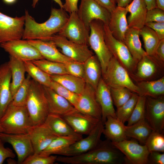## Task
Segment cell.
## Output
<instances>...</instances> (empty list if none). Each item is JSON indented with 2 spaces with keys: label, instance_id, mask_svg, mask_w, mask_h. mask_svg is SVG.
Wrapping results in <instances>:
<instances>
[{
  "label": "cell",
  "instance_id": "obj_6",
  "mask_svg": "<svg viewBox=\"0 0 164 164\" xmlns=\"http://www.w3.org/2000/svg\"><path fill=\"white\" fill-rule=\"evenodd\" d=\"M104 29L105 43L112 56L127 70L130 75H132L138 62L133 58L124 42L112 35L108 25L104 24Z\"/></svg>",
  "mask_w": 164,
  "mask_h": 164
},
{
  "label": "cell",
  "instance_id": "obj_46",
  "mask_svg": "<svg viewBox=\"0 0 164 164\" xmlns=\"http://www.w3.org/2000/svg\"><path fill=\"white\" fill-rule=\"evenodd\" d=\"M149 22H164V10L156 7L148 10L145 23Z\"/></svg>",
  "mask_w": 164,
  "mask_h": 164
},
{
  "label": "cell",
  "instance_id": "obj_16",
  "mask_svg": "<svg viewBox=\"0 0 164 164\" xmlns=\"http://www.w3.org/2000/svg\"><path fill=\"white\" fill-rule=\"evenodd\" d=\"M0 139L10 144L17 156V163L22 164L29 156L34 153L33 147L28 134H10L0 133Z\"/></svg>",
  "mask_w": 164,
  "mask_h": 164
},
{
  "label": "cell",
  "instance_id": "obj_35",
  "mask_svg": "<svg viewBox=\"0 0 164 164\" xmlns=\"http://www.w3.org/2000/svg\"><path fill=\"white\" fill-rule=\"evenodd\" d=\"M26 72L32 79L41 85L50 87L52 80L50 76L32 61H23Z\"/></svg>",
  "mask_w": 164,
  "mask_h": 164
},
{
  "label": "cell",
  "instance_id": "obj_8",
  "mask_svg": "<svg viewBox=\"0 0 164 164\" xmlns=\"http://www.w3.org/2000/svg\"><path fill=\"white\" fill-rule=\"evenodd\" d=\"M48 41H52L63 54L74 61L84 63L94 54L87 45L76 43L58 34L53 35Z\"/></svg>",
  "mask_w": 164,
  "mask_h": 164
},
{
  "label": "cell",
  "instance_id": "obj_37",
  "mask_svg": "<svg viewBox=\"0 0 164 164\" xmlns=\"http://www.w3.org/2000/svg\"><path fill=\"white\" fill-rule=\"evenodd\" d=\"M32 61L50 75L68 74L64 63L50 61L44 59Z\"/></svg>",
  "mask_w": 164,
  "mask_h": 164
},
{
  "label": "cell",
  "instance_id": "obj_42",
  "mask_svg": "<svg viewBox=\"0 0 164 164\" xmlns=\"http://www.w3.org/2000/svg\"><path fill=\"white\" fill-rule=\"evenodd\" d=\"M146 97L139 95V97L128 121L127 126L131 125L145 118Z\"/></svg>",
  "mask_w": 164,
  "mask_h": 164
},
{
  "label": "cell",
  "instance_id": "obj_2",
  "mask_svg": "<svg viewBox=\"0 0 164 164\" xmlns=\"http://www.w3.org/2000/svg\"><path fill=\"white\" fill-rule=\"evenodd\" d=\"M3 132L10 134H28L33 126L26 106H17L12 102L0 119Z\"/></svg>",
  "mask_w": 164,
  "mask_h": 164
},
{
  "label": "cell",
  "instance_id": "obj_57",
  "mask_svg": "<svg viewBox=\"0 0 164 164\" xmlns=\"http://www.w3.org/2000/svg\"><path fill=\"white\" fill-rule=\"evenodd\" d=\"M2 1L5 3L10 5L15 3L17 0H2Z\"/></svg>",
  "mask_w": 164,
  "mask_h": 164
},
{
  "label": "cell",
  "instance_id": "obj_15",
  "mask_svg": "<svg viewBox=\"0 0 164 164\" xmlns=\"http://www.w3.org/2000/svg\"><path fill=\"white\" fill-rule=\"evenodd\" d=\"M78 111L101 120L102 113L96 98L95 90L86 83L74 106Z\"/></svg>",
  "mask_w": 164,
  "mask_h": 164
},
{
  "label": "cell",
  "instance_id": "obj_22",
  "mask_svg": "<svg viewBox=\"0 0 164 164\" xmlns=\"http://www.w3.org/2000/svg\"><path fill=\"white\" fill-rule=\"evenodd\" d=\"M128 13L125 7L116 6L111 12L110 19L108 24L112 35L117 39L123 41L125 34L129 28L126 18Z\"/></svg>",
  "mask_w": 164,
  "mask_h": 164
},
{
  "label": "cell",
  "instance_id": "obj_12",
  "mask_svg": "<svg viewBox=\"0 0 164 164\" xmlns=\"http://www.w3.org/2000/svg\"><path fill=\"white\" fill-rule=\"evenodd\" d=\"M104 128V124L100 120L87 136L75 142L60 155L66 156H75L86 152L94 148L101 140Z\"/></svg>",
  "mask_w": 164,
  "mask_h": 164
},
{
  "label": "cell",
  "instance_id": "obj_59",
  "mask_svg": "<svg viewBox=\"0 0 164 164\" xmlns=\"http://www.w3.org/2000/svg\"><path fill=\"white\" fill-rule=\"evenodd\" d=\"M3 132V130L0 124V133Z\"/></svg>",
  "mask_w": 164,
  "mask_h": 164
},
{
  "label": "cell",
  "instance_id": "obj_56",
  "mask_svg": "<svg viewBox=\"0 0 164 164\" xmlns=\"http://www.w3.org/2000/svg\"><path fill=\"white\" fill-rule=\"evenodd\" d=\"M156 7L164 10V0H155Z\"/></svg>",
  "mask_w": 164,
  "mask_h": 164
},
{
  "label": "cell",
  "instance_id": "obj_20",
  "mask_svg": "<svg viewBox=\"0 0 164 164\" xmlns=\"http://www.w3.org/2000/svg\"><path fill=\"white\" fill-rule=\"evenodd\" d=\"M95 91L96 99L101 111V121L104 124L108 116L115 118H116V116L110 88L104 82L102 77Z\"/></svg>",
  "mask_w": 164,
  "mask_h": 164
},
{
  "label": "cell",
  "instance_id": "obj_51",
  "mask_svg": "<svg viewBox=\"0 0 164 164\" xmlns=\"http://www.w3.org/2000/svg\"><path fill=\"white\" fill-rule=\"evenodd\" d=\"M79 0H65L63 9L70 14L73 12H77Z\"/></svg>",
  "mask_w": 164,
  "mask_h": 164
},
{
  "label": "cell",
  "instance_id": "obj_27",
  "mask_svg": "<svg viewBox=\"0 0 164 164\" xmlns=\"http://www.w3.org/2000/svg\"><path fill=\"white\" fill-rule=\"evenodd\" d=\"M84 67L83 79L96 91L102 74L101 65L96 56L93 54L89 57L84 62Z\"/></svg>",
  "mask_w": 164,
  "mask_h": 164
},
{
  "label": "cell",
  "instance_id": "obj_50",
  "mask_svg": "<svg viewBox=\"0 0 164 164\" xmlns=\"http://www.w3.org/2000/svg\"><path fill=\"white\" fill-rule=\"evenodd\" d=\"M161 62L164 61V39L160 40L152 56Z\"/></svg>",
  "mask_w": 164,
  "mask_h": 164
},
{
  "label": "cell",
  "instance_id": "obj_9",
  "mask_svg": "<svg viewBox=\"0 0 164 164\" xmlns=\"http://www.w3.org/2000/svg\"><path fill=\"white\" fill-rule=\"evenodd\" d=\"M0 47L10 56L22 61L44 59L38 50L27 40L18 39L3 43Z\"/></svg>",
  "mask_w": 164,
  "mask_h": 164
},
{
  "label": "cell",
  "instance_id": "obj_28",
  "mask_svg": "<svg viewBox=\"0 0 164 164\" xmlns=\"http://www.w3.org/2000/svg\"><path fill=\"white\" fill-rule=\"evenodd\" d=\"M139 35V30L129 28L125 32L123 41L133 58L138 63L143 57L147 55L142 47Z\"/></svg>",
  "mask_w": 164,
  "mask_h": 164
},
{
  "label": "cell",
  "instance_id": "obj_13",
  "mask_svg": "<svg viewBox=\"0 0 164 164\" xmlns=\"http://www.w3.org/2000/svg\"><path fill=\"white\" fill-rule=\"evenodd\" d=\"M77 13L89 28L90 23L94 20H100L108 25L111 17V12L93 0H81Z\"/></svg>",
  "mask_w": 164,
  "mask_h": 164
},
{
  "label": "cell",
  "instance_id": "obj_47",
  "mask_svg": "<svg viewBox=\"0 0 164 164\" xmlns=\"http://www.w3.org/2000/svg\"><path fill=\"white\" fill-rule=\"evenodd\" d=\"M145 26L153 30L160 40L164 39V22H147L145 23Z\"/></svg>",
  "mask_w": 164,
  "mask_h": 164
},
{
  "label": "cell",
  "instance_id": "obj_26",
  "mask_svg": "<svg viewBox=\"0 0 164 164\" xmlns=\"http://www.w3.org/2000/svg\"><path fill=\"white\" fill-rule=\"evenodd\" d=\"M124 123L116 118L108 116L104 123L103 134L111 142H117L127 139Z\"/></svg>",
  "mask_w": 164,
  "mask_h": 164
},
{
  "label": "cell",
  "instance_id": "obj_14",
  "mask_svg": "<svg viewBox=\"0 0 164 164\" xmlns=\"http://www.w3.org/2000/svg\"><path fill=\"white\" fill-rule=\"evenodd\" d=\"M146 97L145 118L153 131L163 133L164 98Z\"/></svg>",
  "mask_w": 164,
  "mask_h": 164
},
{
  "label": "cell",
  "instance_id": "obj_40",
  "mask_svg": "<svg viewBox=\"0 0 164 164\" xmlns=\"http://www.w3.org/2000/svg\"><path fill=\"white\" fill-rule=\"evenodd\" d=\"M145 145L149 152L157 151L164 152L163 133L153 131L147 139Z\"/></svg>",
  "mask_w": 164,
  "mask_h": 164
},
{
  "label": "cell",
  "instance_id": "obj_21",
  "mask_svg": "<svg viewBox=\"0 0 164 164\" xmlns=\"http://www.w3.org/2000/svg\"><path fill=\"white\" fill-rule=\"evenodd\" d=\"M11 72L8 62L0 65V119L12 102L10 89Z\"/></svg>",
  "mask_w": 164,
  "mask_h": 164
},
{
  "label": "cell",
  "instance_id": "obj_1",
  "mask_svg": "<svg viewBox=\"0 0 164 164\" xmlns=\"http://www.w3.org/2000/svg\"><path fill=\"white\" fill-rule=\"evenodd\" d=\"M25 21L22 39L48 41L62 29L69 16L63 8H52L50 17L45 22H37L28 11H25Z\"/></svg>",
  "mask_w": 164,
  "mask_h": 164
},
{
  "label": "cell",
  "instance_id": "obj_17",
  "mask_svg": "<svg viewBox=\"0 0 164 164\" xmlns=\"http://www.w3.org/2000/svg\"><path fill=\"white\" fill-rule=\"evenodd\" d=\"M62 117L76 133L82 135H88L100 120L77 110Z\"/></svg>",
  "mask_w": 164,
  "mask_h": 164
},
{
  "label": "cell",
  "instance_id": "obj_11",
  "mask_svg": "<svg viewBox=\"0 0 164 164\" xmlns=\"http://www.w3.org/2000/svg\"><path fill=\"white\" fill-rule=\"evenodd\" d=\"M111 143L124 155L126 163L148 164L149 152L145 145H140L134 140L127 139Z\"/></svg>",
  "mask_w": 164,
  "mask_h": 164
},
{
  "label": "cell",
  "instance_id": "obj_54",
  "mask_svg": "<svg viewBox=\"0 0 164 164\" xmlns=\"http://www.w3.org/2000/svg\"><path fill=\"white\" fill-rule=\"evenodd\" d=\"M147 6L148 10L156 7L155 0H144Z\"/></svg>",
  "mask_w": 164,
  "mask_h": 164
},
{
  "label": "cell",
  "instance_id": "obj_4",
  "mask_svg": "<svg viewBox=\"0 0 164 164\" xmlns=\"http://www.w3.org/2000/svg\"><path fill=\"white\" fill-rule=\"evenodd\" d=\"M102 78L110 88L126 87L138 95L140 94L138 87L132 81L128 71L113 56Z\"/></svg>",
  "mask_w": 164,
  "mask_h": 164
},
{
  "label": "cell",
  "instance_id": "obj_45",
  "mask_svg": "<svg viewBox=\"0 0 164 164\" xmlns=\"http://www.w3.org/2000/svg\"><path fill=\"white\" fill-rule=\"evenodd\" d=\"M64 64L68 74L83 79L84 63L72 60Z\"/></svg>",
  "mask_w": 164,
  "mask_h": 164
},
{
  "label": "cell",
  "instance_id": "obj_31",
  "mask_svg": "<svg viewBox=\"0 0 164 164\" xmlns=\"http://www.w3.org/2000/svg\"><path fill=\"white\" fill-rule=\"evenodd\" d=\"M153 131L145 118L125 127L127 136L134 138L143 145L145 144Z\"/></svg>",
  "mask_w": 164,
  "mask_h": 164
},
{
  "label": "cell",
  "instance_id": "obj_7",
  "mask_svg": "<svg viewBox=\"0 0 164 164\" xmlns=\"http://www.w3.org/2000/svg\"><path fill=\"white\" fill-rule=\"evenodd\" d=\"M70 14L67 22L58 34L76 43L88 45L90 28L79 18L77 12Z\"/></svg>",
  "mask_w": 164,
  "mask_h": 164
},
{
  "label": "cell",
  "instance_id": "obj_44",
  "mask_svg": "<svg viewBox=\"0 0 164 164\" xmlns=\"http://www.w3.org/2000/svg\"><path fill=\"white\" fill-rule=\"evenodd\" d=\"M57 156L44 155L34 153L28 156L22 164H53L56 161Z\"/></svg>",
  "mask_w": 164,
  "mask_h": 164
},
{
  "label": "cell",
  "instance_id": "obj_18",
  "mask_svg": "<svg viewBox=\"0 0 164 164\" xmlns=\"http://www.w3.org/2000/svg\"><path fill=\"white\" fill-rule=\"evenodd\" d=\"M42 86L49 114L63 116L77 110L69 101L57 94L51 88Z\"/></svg>",
  "mask_w": 164,
  "mask_h": 164
},
{
  "label": "cell",
  "instance_id": "obj_33",
  "mask_svg": "<svg viewBox=\"0 0 164 164\" xmlns=\"http://www.w3.org/2000/svg\"><path fill=\"white\" fill-rule=\"evenodd\" d=\"M81 139L78 137L72 136L57 137L45 149L40 153L44 155L55 154L60 155L70 145Z\"/></svg>",
  "mask_w": 164,
  "mask_h": 164
},
{
  "label": "cell",
  "instance_id": "obj_52",
  "mask_svg": "<svg viewBox=\"0 0 164 164\" xmlns=\"http://www.w3.org/2000/svg\"><path fill=\"white\" fill-rule=\"evenodd\" d=\"M103 6L110 12L115 8L116 5L113 3L111 0H93Z\"/></svg>",
  "mask_w": 164,
  "mask_h": 164
},
{
  "label": "cell",
  "instance_id": "obj_60",
  "mask_svg": "<svg viewBox=\"0 0 164 164\" xmlns=\"http://www.w3.org/2000/svg\"><path fill=\"white\" fill-rule=\"evenodd\" d=\"M112 2L114 4L116 5L117 3V0H111Z\"/></svg>",
  "mask_w": 164,
  "mask_h": 164
},
{
  "label": "cell",
  "instance_id": "obj_41",
  "mask_svg": "<svg viewBox=\"0 0 164 164\" xmlns=\"http://www.w3.org/2000/svg\"><path fill=\"white\" fill-rule=\"evenodd\" d=\"M110 89L113 103L117 108L127 102L134 93L124 87L110 88Z\"/></svg>",
  "mask_w": 164,
  "mask_h": 164
},
{
  "label": "cell",
  "instance_id": "obj_49",
  "mask_svg": "<svg viewBox=\"0 0 164 164\" xmlns=\"http://www.w3.org/2000/svg\"><path fill=\"white\" fill-rule=\"evenodd\" d=\"M148 164H164V153L157 151L149 152L148 158Z\"/></svg>",
  "mask_w": 164,
  "mask_h": 164
},
{
  "label": "cell",
  "instance_id": "obj_55",
  "mask_svg": "<svg viewBox=\"0 0 164 164\" xmlns=\"http://www.w3.org/2000/svg\"><path fill=\"white\" fill-rule=\"evenodd\" d=\"M39 0H32V6L33 8L35 7L37 3ZM56 3L60 6V8H63V4L61 0H53Z\"/></svg>",
  "mask_w": 164,
  "mask_h": 164
},
{
  "label": "cell",
  "instance_id": "obj_5",
  "mask_svg": "<svg viewBox=\"0 0 164 164\" xmlns=\"http://www.w3.org/2000/svg\"><path fill=\"white\" fill-rule=\"evenodd\" d=\"M90 28L88 45L99 60L102 74L112 57L105 40L104 23L100 20H94L90 23Z\"/></svg>",
  "mask_w": 164,
  "mask_h": 164
},
{
  "label": "cell",
  "instance_id": "obj_10",
  "mask_svg": "<svg viewBox=\"0 0 164 164\" xmlns=\"http://www.w3.org/2000/svg\"><path fill=\"white\" fill-rule=\"evenodd\" d=\"M25 15L12 17L0 12V44L22 38Z\"/></svg>",
  "mask_w": 164,
  "mask_h": 164
},
{
  "label": "cell",
  "instance_id": "obj_58",
  "mask_svg": "<svg viewBox=\"0 0 164 164\" xmlns=\"http://www.w3.org/2000/svg\"><path fill=\"white\" fill-rule=\"evenodd\" d=\"M7 163L9 164H15L17 163V162L12 158H10L7 159Z\"/></svg>",
  "mask_w": 164,
  "mask_h": 164
},
{
  "label": "cell",
  "instance_id": "obj_39",
  "mask_svg": "<svg viewBox=\"0 0 164 164\" xmlns=\"http://www.w3.org/2000/svg\"><path fill=\"white\" fill-rule=\"evenodd\" d=\"M31 78L28 74L19 87L13 98L12 104L17 106H26Z\"/></svg>",
  "mask_w": 164,
  "mask_h": 164
},
{
  "label": "cell",
  "instance_id": "obj_19",
  "mask_svg": "<svg viewBox=\"0 0 164 164\" xmlns=\"http://www.w3.org/2000/svg\"><path fill=\"white\" fill-rule=\"evenodd\" d=\"M34 153L39 154L45 149L57 136L44 124L33 126L28 133Z\"/></svg>",
  "mask_w": 164,
  "mask_h": 164
},
{
  "label": "cell",
  "instance_id": "obj_24",
  "mask_svg": "<svg viewBox=\"0 0 164 164\" xmlns=\"http://www.w3.org/2000/svg\"><path fill=\"white\" fill-rule=\"evenodd\" d=\"M125 8L130 13L127 19L128 27L140 30L145 26L147 11L144 0H133Z\"/></svg>",
  "mask_w": 164,
  "mask_h": 164
},
{
  "label": "cell",
  "instance_id": "obj_36",
  "mask_svg": "<svg viewBox=\"0 0 164 164\" xmlns=\"http://www.w3.org/2000/svg\"><path fill=\"white\" fill-rule=\"evenodd\" d=\"M139 35L142 37L147 55L153 56L160 40L158 35L153 30L146 26L139 30Z\"/></svg>",
  "mask_w": 164,
  "mask_h": 164
},
{
  "label": "cell",
  "instance_id": "obj_53",
  "mask_svg": "<svg viewBox=\"0 0 164 164\" xmlns=\"http://www.w3.org/2000/svg\"><path fill=\"white\" fill-rule=\"evenodd\" d=\"M133 0H117V6L125 7L130 4Z\"/></svg>",
  "mask_w": 164,
  "mask_h": 164
},
{
  "label": "cell",
  "instance_id": "obj_29",
  "mask_svg": "<svg viewBox=\"0 0 164 164\" xmlns=\"http://www.w3.org/2000/svg\"><path fill=\"white\" fill-rule=\"evenodd\" d=\"M160 64L163 63L153 56L148 55L144 56L138 63L135 77L142 81L151 78L157 72L158 65Z\"/></svg>",
  "mask_w": 164,
  "mask_h": 164
},
{
  "label": "cell",
  "instance_id": "obj_48",
  "mask_svg": "<svg viewBox=\"0 0 164 164\" xmlns=\"http://www.w3.org/2000/svg\"><path fill=\"white\" fill-rule=\"evenodd\" d=\"M15 156V154L11 149L5 147L4 142L0 139V164H2L6 159L14 158Z\"/></svg>",
  "mask_w": 164,
  "mask_h": 164
},
{
  "label": "cell",
  "instance_id": "obj_38",
  "mask_svg": "<svg viewBox=\"0 0 164 164\" xmlns=\"http://www.w3.org/2000/svg\"><path fill=\"white\" fill-rule=\"evenodd\" d=\"M138 97V94L134 93L127 102L117 108L116 118L124 124L127 122L136 104Z\"/></svg>",
  "mask_w": 164,
  "mask_h": 164
},
{
  "label": "cell",
  "instance_id": "obj_3",
  "mask_svg": "<svg viewBox=\"0 0 164 164\" xmlns=\"http://www.w3.org/2000/svg\"><path fill=\"white\" fill-rule=\"evenodd\" d=\"M26 106L32 126L43 124L49 114L43 86L31 79Z\"/></svg>",
  "mask_w": 164,
  "mask_h": 164
},
{
  "label": "cell",
  "instance_id": "obj_34",
  "mask_svg": "<svg viewBox=\"0 0 164 164\" xmlns=\"http://www.w3.org/2000/svg\"><path fill=\"white\" fill-rule=\"evenodd\" d=\"M140 90L139 95L156 97L164 94V77L154 80H144L136 84Z\"/></svg>",
  "mask_w": 164,
  "mask_h": 164
},
{
  "label": "cell",
  "instance_id": "obj_43",
  "mask_svg": "<svg viewBox=\"0 0 164 164\" xmlns=\"http://www.w3.org/2000/svg\"><path fill=\"white\" fill-rule=\"evenodd\" d=\"M57 94L69 101L74 107L79 94L70 91L59 83L52 80L50 87Z\"/></svg>",
  "mask_w": 164,
  "mask_h": 164
},
{
  "label": "cell",
  "instance_id": "obj_32",
  "mask_svg": "<svg viewBox=\"0 0 164 164\" xmlns=\"http://www.w3.org/2000/svg\"><path fill=\"white\" fill-rule=\"evenodd\" d=\"M52 80L55 81L70 91L79 94L83 91L86 83L83 78L69 74L50 75Z\"/></svg>",
  "mask_w": 164,
  "mask_h": 164
},
{
  "label": "cell",
  "instance_id": "obj_25",
  "mask_svg": "<svg viewBox=\"0 0 164 164\" xmlns=\"http://www.w3.org/2000/svg\"><path fill=\"white\" fill-rule=\"evenodd\" d=\"M43 123L57 137L72 136L83 138L82 135L76 133L61 116L49 114Z\"/></svg>",
  "mask_w": 164,
  "mask_h": 164
},
{
  "label": "cell",
  "instance_id": "obj_30",
  "mask_svg": "<svg viewBox=\"0 0 164 164\" xmlns=\"http://www.w3.org/2000/svg\"><path fill=\"white\" fill-rule=\"evenodd\" d=\"M8 62L11 70L10 89L13 98L26 78V71L24 62L22 61L10 56Z\"/></svg>",
  "mask_w": 164,
  "mask_h": 164
},
{
  "label": "cell",
  "instance_id": "obj_23",
  "mask_svg": "<svg viewBox=\"0 0 164 164\" xmlns=\"http://www.w3.org/2000/svg\"><path fill=\"white\" fill-rule=\"evenodd\" d=\"M27 40L38 50L44 59L63 63L73 60L63 54L52 41L39 39Z\"/></svg>",
  "mask_w": 164,
  "mask_h": 164
}]
</instances>
